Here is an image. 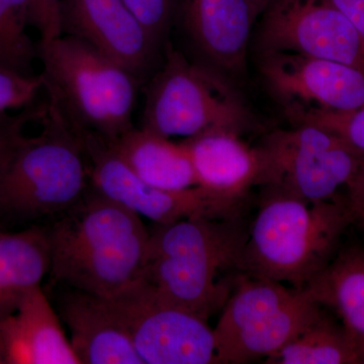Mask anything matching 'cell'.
Segmentation results:
<instances>
[{"mask_svg": "<svg viewBox=\"0 0 364 364\" xmlns=\"http://www.w3.org/2000/svg\"><path fill=\"white\" fill-rule=\"evenodd\" d=\"M196 186L215 203L222 217L236 215L237 208L260 174V156L238 132L212 129L183 141Z\"/></svg>", "mask_w": 364, "mask_h": 364, "instance_id": "14", "label": "cell"}, {"mask_svg": "<svg viewBox=\"0 0 364 364\" xmlns=\"http://www.w3.org/2000/svg\"><path fill=\"white\" fill-rule=\"evenodd\" d=\"M254 116L240 93L221 74L169 51L148 85L141 128L188 139L212 129L244 133Z\"/></svg>", "mask_w": 364, "mask_h": 364, "instance_id": "7", "label": "cell"}, {"mask_svg": "<svg viewBox=\"0 0 364 364\" xmlns=\"http://www.w3.org/2000/svg\"><path fill=\"white\" fill-rule=\"evenodd\" d=\"M33 0H0V68L31 73L38 48L28 33Z\"/></svg>", "mask_w": 364, "mask_h": 364, "instance_id": "22", "label": "cell"}, {"mask_svg": "<svg viewBox=\"0 0 364 364\" xmlns=\"http://www.w3.org/2000/svg\"><path fill=\"white\" fill-rule=\"evenodd\" d=\"M214 328L220 364L267 359L311 324L324 306L308 289L240 272Z\"/></svg>", "mask_w": 364, "mask_h": 364, "instance_id": "6", "label": "cell"}, {"mask_svg": "<svg viewBox=\"0 0 364 364\" xmlns=\"http://www.w3.org/2000/svg\"><path fill=\"white\" fill-rule=\"evenodd\" d=\"M248 1L250 2L254 14L258 18L260 14L264 13L265 9L272 4V0H248Z\"/></svg>", "mask_w": 364, "mask_h": 364, "instance_id": "29", "label": "cell"}, {"mask_svg": "<svg viewBox=\"0 0 364 364\" xmlns=\"http://www.w3.org/2000/svg\"><path fill=\"white\" fill-rule=\"evenodd\" d=\"M353 223L344 196L309 203L268 191L247 231L238 270L305 289L338 252Z\"/></svg>", "mask_w": 364, "mask_h": 364, "instance_id": "3", "label": "cell"}, {"mask_svg": "<svg viewBox=\"0 0 364 364\" xmlns=\"http://www.w3.org/2000/svg\"><path fill=\"white\" fill-rule=\"evenodd\" d=\"M339 320V318H338ZM267 364H364L358 342L325 308L310 325L277 353Z\"/></svg>", "mask_w": 364, "mask_h": 364, "instance_id": "21", "label": "cell"}, {"mask_svg": "<svg viewBox=\"0 0 364 364\" xmlns=\"http://www.w3.org/2000/svg\"><path fill=\"white\" fill-rule=\"evenodd\" d=\"M262 14L263 54L294 53L364 70V39L332 0H272Z\"/></svg>", "mask_w": 364, "mask_h": 364, "instance_id": "10", "label": "cell"}, {"mask_svg": "<svg viewBox=\"0 0 364 364\" xmlns=\"http://www.w3.org/2000/svg\"><path fill=\"white\" fill-rule=\"evenodd\" d=\"M260 72L286 112H350L364 107V70L294 53L263 54Z\"/></svg>", "mask_w": 364, "mask_h": 364, "instance_id": "11", "label": "cell"}, {"mask_svg": "<svg viewBox=\"0 0 364 364\" xmlns=\"http://www.w3.org/2000/svg\"><path fill=\"white\" fill-rule=\"evenodd\" d=\"M42 90H44L42 74L33 75L0 68V112L32 104Z\"/></svg>", "mask_w": 364, "mask_h": 364, "instance_id": "24", "label": "cell"}, {"mask_svg": "<svg viewBox=\"0 0 364 364\" xmlns=\"http://www.w3.org/2000/svg\"><path fill=\"white\" fill-rule=\"evenodd\" d=\"M62 35L87 43L143 80L159 44L124 0H62Z\"/></svg>", "mask_w": 364, "mask_h": 364, "instance_id": "13", "label": "cell"}, {"mask_svg": "<svg viewBox=\"0 0 364 364\" xmlns=\"http://www.w3.org/2000/svg\"><path fill=\"white\" fill-rule=\"evenodd\" d=\"M104 299L144 364L219 363L207 318L163 298L143 280Z\"/></svg>", "mask_w": 364, "mask_h": 364, "instance_id": "9", "label": "cell"}, {"mask_svg": "<svg viewBox=\"0 0 364 364\" xmlns=\"http://www.w3.org/2000/svg\"><path fill=\"white\" fill-rule=\"evenodd\" d=\"M0 337L7 364H80L41 287L28 291L13 314L0 318Z\"/></svg>", "mask_w": 364, "mask_h": 364, "instance_id": "16", "label": "cell"}, {"mask_svg": "<svg viewBox=\"0 0 364 364\" xmlns=\"http://www.w3.org/2000/svg\"><path fill=\"white\" fill-rule=\"evenodd\" d=\"M364 39V0H332Z\"/></svg>", "mask_w": 364, "mask_h": 364, "instance_id": "28", "label": "cell"}, {"mask_svg": "<svg viewBox=\"0 0 364 364\" xmlns=\"http://www.w3.org/2000/svg\"><path fill=\"white\" fill-rule=\"evenodd\" d=\"M60 317L80 364H144L104 298L72 289L60 301Z\"/></svg>", "mask_w": 364, "mask_h": 364, "instance_id": "17", "label": "cell"}, {"mask_svg": "<svg viewBox=\"0 0 364 364\" xmlns=\"http://www.w3.org/2000/svg\"><path fill=\"white\" fill-rule=\"evenodd\" d=\"M287 114L294 124H314L331 131L364 154V107L350 112L309 109L289 112Z\"/></svg>", "mask_w": 364, "mask_h": 364, "instance_id": "23", "label": "cell"}, {"mask_svg": "<svg viewBox=\"0 0 364 364\" xmlns=\"http://www.w3.org/2000/svg\"><path fill=\"white\" fill-rule=\"evenodd\" d=\"M39 129L18 119L0 135V214L21 219L63 215L86 195L90 166L80 132L48 97Z\"/></svg>", "mask_w": 364, "mask_h": 364, "instance_id": "1", "label": "cell"}, {"mask_svg": "<svg viewBox=\"0 0 364 364\" xmlns=\"http://www.w3.org/2000/svg\"><path fill=\"white\" fill-rule=\"evenodd\" d=\"M62 0H33L32 26L40 33V42L62 35L60 7Z\"/></svg>", "mask_w": 364, "mask_h": 364, "instance_id": "26", "label": "cell"}, {"mask_svg": "<svg viewBox=\"0 0 364 364\" xmlns=\"http://www.w3.org/2000/svg\"><path fill=\"white\" fill-rule=\"evenodd\" d=\"M107 143L134 174L151 186L167 191L196 186L195 172L183 142H173L144 128H133Z\"/></svg>", "mask_w": 364, "mask_h": 364, "instance_id": "18", "label": "cell"}, {"mask_svg": "<svg viewBox=\"0 0 364 364\" xmlns=\"http://www.w3.org/2000/svg\"><path fill=\"white\" fill-rule=\"evenodd\" d=\"M138 20L160 45L173 13V0H124Z\"/></svg>", "mask_w": 364, "mask_h": 364, "instance_id": "25", "label": "cell"}, {"mask_svg": "<svg viewBox=\"0 0 364 364\" xmlns=\"http://www.w3.org/2000/svg\"><path fill=\"white\" fill-rule=\"evenodd\" d=\"M294 124L268 134L257 146V186L309 203L342 198L363 167L364 154L323 127Z\"/></svg>", "mask_w": 364, "mask_h": 364, "instance_id": "8", "label": "cell"}, {"mask_svg": "<svg viewBox=\"0 0 364 364\" xmlns=\"http://www.w3.org/2000/svg\"><path fill=\"white\" fill-rule=\"evenodd\" d=\"M6 363V352H4V344L0 337V364Z\"/></svg>", "mask_w": 364, "mask_h": 364, "instance_id": "30", "label": "cell"}, {"mask_svg": "<svg viewBox=\"0 0 364 364\" xmlns=\"http://www.w3.org/2000/svg\"><path fill=\"white\" fill-rule=\"evenodd\" d=\"M50 269L48 229L7 232L0 227V318L13 314L28 291L41 287Z\"/></svg>", "mask_w": 364, "mask_h": 364, "instance_id": "19", "label": "cell"}, {"mask_svg": "<svg viewBox=\"0 0 364 364\" xmlns=\"http://www.w3.org/2000/svg\"><path fill=\"white\" fill-rule=\"evenodd\" d=\"M183 25L193 45L217 68L243 74L257 16L248 0H183Z\"/></svg>", "mask_w": 364, "mask_h": 364, "instance_id": "15", "label": "cell"}, {"mask_svg": "<svg viewBox=\"0 0 364 364\" xmlns=\"http://www.w3.org/2000/svg\"><path fill=\"white\" fill-rule=\"evenodd\" d=\"M305 289L341 321L364 358V249L338 251Z\"/></svg>", "mask_w": 364, "mask_h": 364, "instance_id": "20", "label": "cell"}, {"mask_svg": "<svg viewBox=\"0 0 364 364\" xmlns=\"http://www.w3.org/2000/svg\"><path fill=\"white\" fill-rule=\"evenodd\" d=\"M48 232L50 272L72 289L112 298L142 280L150 239L142 217L95 191Z\"/></svg>", "mask_w": 364, "mask_h": 364, "instance_id": "2", "label": "cell"}, {"mask_svg": "<svg viewBox=\"0 0 364 364\" xmlns=\"http://www.w3.org/2000/svg\"><path fill=\"white\" fill-rule=\"evenodd\" d=\"M344 196L353 215L354 223H358L364 230V164L345 191Z\"/></svg>", "mask_w": 364, "mask_h": 364, "instance_id": "27", "label": "cell"}, {"mask_svg": "<svg viewBox=\"0 0 364 364\" xmlns=\"http://www.w3.org/2000/svg\"><path fill=\"white\" fill-rule=\"evenodd\" d=\"M44 90L74 128L105 141L133 129V112L141 80L92 46L61 35L40 42Z\"/></svg>", "mask_w": 364, "mask_h": 364, "instance_id": "5", "label": "cell"}, {"mask_svg": "<svg viewBox=\"0 0 364 364\" xmlns=\"http://www.w3.org/2000/svg\"><path fill=\"white\" fill-rule=\"evenodd\" d=\"M246 238L237 215L156 225L142 280L163 298L208 320L226 303L230 289L218 277L228 268L238 270Z\"/></svg>", "mask_w": 364, "mask_h": 364, "instance_id": "4", "label": "cell"}, {"mask_svg": "<svg viewBox=\"0 0 364 364\" xmlns=\"http://www.w3.org/2000/svg\"><path fill=\"white\" fill-rule=\"evenodd\" d=\"M82 138L90 182L100 196L156 225L196 215L223 218L207 193L198 186L167 191L151 186L131 171L107 141L87 133H83Z\"/></svg>", "mask_w": 364, "mask_h": 364, "instance_id": "12", "label": "cell"}]
</instances>
